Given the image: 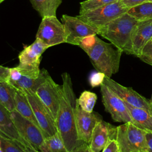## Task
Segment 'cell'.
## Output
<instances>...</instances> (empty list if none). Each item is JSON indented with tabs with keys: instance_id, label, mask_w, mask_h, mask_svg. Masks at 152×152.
<instances>
[{
	"instance_id": "3",
	"label": "cell",
	"mask_w": 152,
	"mask_h": 152,
	"mask_svg": "<svg viewBox=\"0 0 152 152\" xmlns=\"http://www.w3.org/2000/svg\"><path fill=\"white\" fill-rule=\"evenodd\" d=\"M138 21L128 12L99 28L98 34L123 52L133 55L132 34Z\"/></svg>"
},
{
	"instance_id": "23",
	"label": "cell",
	"mask_w": 152,
	"mask_h": 152,
	"mask_svg": "<svg viewBox=\"0 0 152 152\" xmlns=\"http://www.w3.org/2000/svg\"><path fill=\"white\" fill-rule=\"evenodd\" d=\"M15 88L8 82H0V104L9 112L15 110Z\"/></svg>"
},
{
	"instance_id": "39",
	"label": "cell",
	"mask_w": 152,
	"mask_h": 152,
	"mask_svg": "<svg viewBox=\"0 0 152 152\" xmlns=\"http://www.w3.org/2000/svg\"><path fill=\"white\" fill-rule=\"evenodd\" d=\"M150 41V42H152V38H151V39Z\"/></svg>"
},
{
	"instance_id": "13",
	"label": "cell",
	"mask_w": 152,
	"mask_h": 152,
	"mask_svg": "<svg viewBox=\"0 0 152 152\" xmlns=\"http://www.w3.org/2000/svg\"><path fill=\"white\" fill-rule=\"evenodd\" d=\"M103 83L124 102L134 107L147 109L152 113L150 100L140 95L132 88L123 86L106 76Z\"/></svg>"
},
{
	"instance_id": "17",
	"label": "cell",
	"mask_w": 152,
	"mask_h": 152,
	"mask_svg": "<svg viewBox=\"0 0 152 152\" xmlns=\"http://www.w3.org/2000/svg\"><path fill=\"white\" fill-rule=\"evenodd\" d=\"M131 117L132 124L146 132H152V113L149 110L134 107L125 102Z\"/></svg>"
},
{
	"instance_id": "32",
	"label": "cell",
	"mask_w": 152,
	"mask_h": 152,
	"mask_svg": "<svg viewBox=\"0 0 152 152\" xmlns=\"http://www.w3.org/2000/svg\"><path fill=\"white\" fill-rule=\"evenodd\" d=\"M120 1L126 7H127L129 9L148 1V0H120Z\"/></svg>"
},
{
	"instance_id": "4",
	"label": "cell",
	"mask_w": 152,
	"mask_h": 152,
	"mask_svg": "<svg viewBox=\"0 0 152 152\" xmlns=\"http://www.w3.org/2000/svg\"><path fill=\"white\" fill-rule=\"evenodd\" d=\"M146 132L131 122L117 126L116 140L121 152H147Z\"/></svg>"
},
{
	"instance_id": "15",
	"label": "cell",
	"mask_w": 152,
	"mask_h": 152,
	"mask_svg": "<svg viewBox=\"0 0 152 152\" xmlns=\"http://www.w3.org/2000/svg\"><path fill=\"white\" fill-rule=\"evenodd\" d=\"M116 127L103 120L94 128L89 146L93 152H100L110 140H116Z\"/></svg>"
},
{
	"instance_id": "21",
	"label": "cell",
	"mask_w": 152,
	"mask_h": 152,
	"mask_svg": "<svg viewBox=\"0 0 152 152\" xmlns=\"http://www.w3.org/2000/svg\"><path fill=\"white\" fill-rule=\"evenodd\" d=\"M30 2L42 18L56 16V10L62 0H30Z\"/></svg>"
},
{
	"instance_id": "12",
	"label": "cell",
	"mask_w": 152,
	"mask_h": 152,
	"mask_svg": "<svg viewBox=\"0 0 152 152\" xmlns=\"http://www.w3.org/2000/svg\"><path fill=\"white\" fill-rule=\"evenodd\" d=\"M61 86L49 75L35 91V94L49 110L55 121L59 109Z\"/></svg>"
},
{
	"instance_id": "29",
	"label": "cell",
	"mask_w": 152,
	"mask_h": 152,
	"mask_svg": "<svg viewBox=\"0 0 152 152\" xmlns=\"http://www.w3.org/2000/svg\"><path fill=\"white\" fill-rule=\"evenodd\" d=\"M106 75L104 73L97 71L93 72L89 77V83L92 87L100 86L104 81Z\"/></svg>"
},
{
	"instance_id": "38",
	"label": "cell",
	"mask_w": 152,
	"mask_h": 152,
	"mask_svg": "<svg viewBox=\"0 0 152 152\" xmlns=\"http://www.w3.org/2000/svg\"><path fill=\"white\" fill-rule=\"evenodd\" d=\"M147 2H152V0H148Z\"/></svg>"
},
{
	"instance_id": "2",
	"label": "cell",
	"mask_w": 152,
	"mask_h": 152,
	"mask_svg": "<svg viewBox=\"0 0 152 152\" xmlns=\"http://www.w3.org/2000/svg\"><path fill=\"white\" fill-rule=\"evenodd\" d=\"M78 46L88 55L97 71L109 78L118 72L123 52L113 45L103 41L96 35H91L81 39Z\"/></svg>"
},
{
	"instance_id": "33",
	"label": "cell",
	"mask_w": 152,
	"mask_h": 152,
	"mask_svg": "<svg viewBox=\"0 0 152 152\" xmlns=\"http://www.w3.org/2000/svg\"><path fill=\"white\" fill-rule=\"evenodd\" d=\"M10 76V68L0 65V82H8Z\"/></svg>"
},
{
	"instance_id": "19",
	"label": "cell",
	"mask_w": 152,
	"mask_h": 152,
	"mask_svg": "<svg viewBox=\"0 0 152 152\" xmlns=\"http://www.w3.org/2000/svg\"><path fill=\"white\" fill-rule=\"evenodd\" d=\"M14 101L15 110L23 116L35 124L40 128L25 92L15 88Z\"/></svg>"
},
{
	"instance_id": "20",
	"label": "cell",
	"mask_w": 152,
	"mask_h": 152,
	"mask_svg": "<svg viewBox=\"0 0 152 152\" xmlns=\"http://www.w3.org/2000/svg\"><path fill=\"white\" fill-rule=\"evenodd\" d=\"M49 75L48 72L45 69H42L40 70L39 77L37 78H31L22 75L19 81L9 84L17 89L20 90H29L35 93L37 88L45 80Z\"/></svg>"
},
{
	"instance_id": "26",
	"label": "cell",
	"mask_w": 152,
	"mask_h": 152,
	"mask_svg": "<svg viewBox=\"0 0 152 152\" xmlns=\"http://www.w3.org/2000/svg\"><path fill=\"white\" fill-rule=\"evenodd\" d=\"M97 95L90 91H84L76 101L80 107L87 112H93V108L97 100Z\"/></svg>"
},
{
	"instance_id": "22",
	"label": "cell",
	"mask_w": 152,
	"mask_h": 152,
	"mask_svg": "<svg viewBox=\"0 0 152 152\" xmlns=\"http://www.w3.org/2000/svg\"><path fill=\"white\" fill-rule=\"evenodd\" d=\"M0 148L3 152H36L32 147L27 146L21 142L10 138L0 132Z\"/></svg>"
},
{
	"instance_id": "6",
	"label": "cell",
	"mask_w": 152,
	"mask_h": 152,
	"mask_svg": "<svg viewBox=\"0 0 152 152\" xmlns=\"http://www.w3.org/2000/svg\"><path fill=\"white\" fill-rule=\"evenodd\" d=\"M121 1L107 4L94 10L79 13L77 17L85 23L98 28L128 12Z\"/></svg>"
},
{
	"instance_id": "9",
	"label": "cell",
	"mask_w": 152,
	"mask_h": 152,
	"mask_svg": "<svg viewBox=\"0 0 152 152\" xmlns=\"http://www.w3.org/2000/svg\"><path fill=\"white\" fill-rule=\"evenodd\" d=\"M10 118L20 136L34 149L39 151L45 137L42 130L33 122L20 114L16 110L10 112Z\"/></svg>"
},
{
	"instance_id": "16",
	"label": "cell",
	"mask_w": 152,
	"mask_h": 152,
	"mask_svg": "<svg viewBox=\"0 0 152 152\" xmlns=\"http://www.w3.org/2000/svg\"><path fill=\"white\" fill-rule=\"evenodd\" d=\"M152 38V20L139 21L132 34L133 55L138 56L144 47Z\"/></svg>"
},
{
	"instance_id": "34",
	"label": "cell",
	"mask_w": 152,
	"mask_h": 152,
	"mask_svg": "<svg viewBox=\"0 0 152 152\" xmlns=\"http://www.w3.org/2000/svg\"><path fill=\"white\" fill-rule=\"evenodd\" d=\"M71 152H93L90 148L89 144L84 142L77 146Z\"/></svg>"
},
{
	"instance_id": "11",
	"label": "cell",
	"mask_w": 152,
	"mask_h": 152,
	"mask_svg": "<svg viewBox=\"0 0 152 152\" xmlns=\"http://www.w3.org/2000/svg\"><path fill=\"white\" fill-rule=\"evenodd\" d=\"M100 92L104 109L110 114L115 122H132L128 109L123 100L103 83L100 85Z\"/></svg>"
},
{
	"instance_id": "40",
	"label": "cell",
	"mask_w": 152,
	"mask_h": 152,
	"mask_svg": "<svg viewBox=\"0 0 152 152\" xmlns=\"http://www.w3.org/2000/svg\"><path fill=\"white\" fill-rule=\"evenodd\" d=\"M36 152H40V151H37Z\"/></svg>"
},
{
	"instance_id": "5",
	"label": "cell",
	"mask_w": 152,
	"mask_h": 152,
	"mask_svg": "<svg viewBox=\"0 0 152 152\" xmlns=\"http://www.w3.org/2000/svg\"><path fill=\"white\" fill-rule=\"evenodd\" d=\"M47 49L48 48L36 38L31 45L24 47L18 55L19 64L17 66L22 75L31 78H37L39 77L41 56Z\"/></svg>"
},
{
	"instance_id": "27",
	"label": "cell",
	"mask_w": 152,
	"mask_h": 152,
	"mask_svg": "<svg viewBox=\"0 0 152 152\" xmlns=\"http://www.w3.org/2000/svg\"><path fill=\"white\" fill-rule=\"evenodd\" d=\"M119 0H86L80 2V12L92 10L97 8L116 2Z\"/></svg>"
},
{
	"instance_id": "35",
	"label": "cell",
	"mask_w": 152,
	"mask_h": 152,
	"mask_svg": "<svg viewBox=\"0 0 152 152\" xmlns=\"http://www.w3.org/2000/svg\"><path fill=\"white\" fill-rule=\"evenodd\" d=\"M145 136L147 143V152H152V132H147Z\"/></svg>"
},
{
	"instance_id": "18",
	"label": "cell",
	"mask_w": 152,
	"mask_h": 152,
	"mask_svg": "<svg viewBox=\"0 0 152 152\" xmlns=\"http://www.w3.org/2000/svg\"><path fill=\"white\" fill-rule=\"evenodd\" d=\"M0 132L10 138L21 142L27 146L32 147L18 134L10 118V112L1 104H0Z\"/></svg>"
},
{
	"instance_id": "36",
	"label": "cell",
	"mask_w": 152,
	"mask_h": 152,
	"mask_svg": "<svg viewBox=\"0 0 152 152\" xmlns=\"http://www.w3.org/2000/svg\"><path fill=\"white\" fill-rule=\"evenodd\" d=\"M150 103H151V106H152V94H151V99H150Z\"/></svg>"
},
{
	"instance_id": "8",
	"label": "cell",
	"mask_w": 152,
	"mask_h": 152,
	"mask_svg": "<svg viewBox=\"0 0 152 152\" xmlns=\"http://www.w3.org/2000/svg\"><path fill=\"white\" fill-rule=\"evenodd\" d=\"M23 91H24L26 94L34 115L45 138L56 134L58 130L55 121L47 107L40 100L35 93L31 90H24Z\"/></svg>"
},
{
	"instance_id": "37",
	"label": "cell",
	"mask_w": 152,
	"mask_h": 152,
	"mask_svg": "<svg viewBox=\"0 0 152 152\" xmlns=\"http://www.w3.org/2000/svg\"><path fill=\"white\" fill-rule=\"evenodd\" d=\"M4 1H5V0H0V4H1V3H2V2H4Z\"/></svg>"
},
{
	"instance_id": "25",
	"label": "cell",
	"mask_w": 152,
	"mask_h": 152,
	"mask_svg": "<svg viewBox=\"0 0 152 152\" xmlns=\"http://www.w3.org/2000/svg\"><path fill=\"white\" fill-rule=\"evenodd\" d=\"M127 12L138 21L152 20V2H145L134 7Z\"/></svg>"
},
{
	"instance_id": "10",
	"label": "cell",
	"mask_w": 152,
	"mask_h": 152,
	"mask_svg": "<svg viewBox=\"0 0 152 152\" xmlns=\"http://www.w3.org/2000/svg\"><path fill=\"white\" fill-rule=\"evenodd\" d=\"M66 34V43L78 45L80 40L87 36L97 35L99 28L91 26L79 18L64 14L61 17Z\"/></svg>"
},
{
	"instance_id": "31",
	"label": "cell",
	"mask_w": 152,
	"mask_h": 152,
	"mask_svg": "<svg viewBox=\"0 0 152 152\" xmlns=\"http://www.w3.org/2000/svg\"><path fill=\"white\" fill-rule=\"evenodd\" d=\"M102 152H121L116 140H110L102 150Z\"/></svg>"
},
{
	"instance_id": "24",
	"label": "cell",
	"mask_w": 152,
	"mask_h": 152,
	"mask_svg": "<svg viewBox=\"0 0 152 152\" xmlns=\"http://www.w3.org/2000/svg\"><path fill=\"white\" fill-rule=\"evenodd\" d=\"M40 152H66L64 142L58 132L45 138L39 148Z\"/></svg>"
},
{
	"instance_id": "7",
	"label": "cell",
	"mask_w": 152,
	"mask_h": 152,
	"mask_svg": "<svg viewBox=\"0 0 152 152\" xmlns=\"http://www.w3.org/2000/svg\"><path fill=\"white\" fill-rule=\"evenodd\" d=\"M36 38L39 39L48 48L66 43L64 27L56 16L42 18Z\"/></svg>"
},
{
	"instance_id": "28",
	"label": "cell",
	"mask_w": 152,
	"mask_h": 152,
	"mask_svg": "<svg viewBox=\"0 0 152 152\" xmlns=\"http://www.w3.org/2000/svg\"><path fill=\"white\" fill-rule=\"evenodd\" d=\"M138 58L152 66V42L149 41L146 44Z\"/></svg>"
},
{
	"instance_id": "30",
	"label": "cell",
	"mask_w": 152,
	"mask_h": 152,
	"mask_svg": "<svg viewBox=\"0 0 152 152\" xmlns=\"http://www.w3.org/2000/svg\"><path fill=\"white\" fill-rule=\"evenodd\" d=\"M22 77V74L17 66L10 68V76L8 80V83H12L19 81Z\"/></svg>"
},
{
	"instance_id": "14",
	"label": "cell",
	"mask_w": 152,
	"mask_h": 152,
	"mask_svg": "<svg viewBox=\"0 0 152 152\" xmlns=\"http://www.w3.org/2000/svg\"><path fill=\"white\" fill-rule=\"evenodd\" d=\"M75 119L78 140L89 144L93 130L97 123L102 120V117L96 112L83 110L76 101Z\"/></svg>"
},
{
	"instance_id": "1",
	"label": "cell",
	"mask_w": 152,
	"mask_h": 152,
	"mask_svg": "<svg viewBox=\"0 0 152 152\" xmlns=\"http://www.w3.org/2000/svg\"><path fill=\"white\" fill-rule=\"evenodd\" d=\"M61 77L62 84L61 85L59 106L55 124L58 132L64 142L66 152H71L84 142L79 141L77 137L75 119L77 99L70 75L67 72H64Z\"/></svg>"
}]
</instances>
